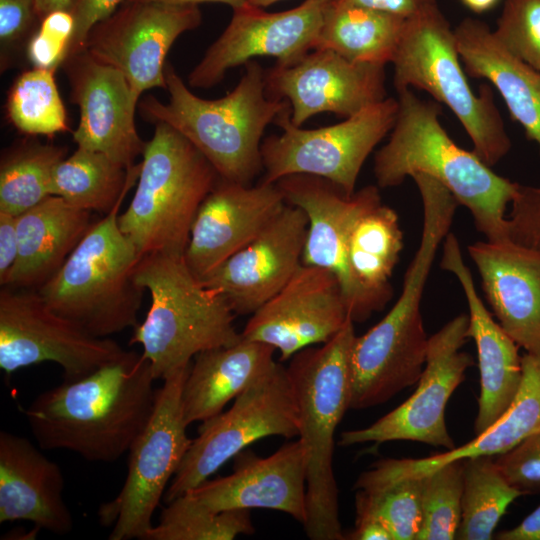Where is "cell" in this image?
<instances>
[{
    "label": "cell",
    "mask_w": 540,
    "mask_h": 540,
    "mask_svg": "<svg viewBox=\"0 0 540 540\" xmlns=\"http://www.w3.org/2000/svg\"><path fill=\"white\" fill-rule=\"evenodd\" d=\"M155 380L143 353L126 351L88 375L41 392L24 415L43 449L114 462L129 451L151 418Z\"/></svg>",
    "instance_id": "1"
},
{
    "label": "cell",
    "mask_w": 540,
    "mask_h": 540,
    "mask_svg": "<svg viewBox=\"0 0 540 540\" xmlns=\"http://www.w3.org/2000/svg\"><path fill=\"white\" fill-rule=\"evenodd\" d=\"M398 112L388 142L374 157L380 188L425 174L444 185L471 213L486 240L508 239L505 211L518 183L491 170L474 151L459 147L442 127L440 106L409 88L398 91Z\"/></svg>",
    "instance_id": "2"
},
{
    "label": "cell",
    "mask_w": 540,
    "mask_h": 540,
    "mask_svg": "<svg viewBox=\"0 0 540 540\" xmlns=\"http://www.w3.org/2000/svg\"><path fill=\"white\" fill-rule=\"evenodd\" d=\"M265 71L256 61L232 91L218 99L193 94L173 66H165L167 103L147 96L141 115L151 123L163 122L181 133L210 162L220 178L251 184L263 171L262 136L266 127L290 104L266 93Z\"/></svg>",
    "instance_id": "3"
},
{
    "label": "cell",
    "mask_w": 540,
    "mask_h": 540,
    "mask_svg": "<svg viewBox=\"0 0 540 540\" xmlns=\"http://www.w3.org/2000/svg\"><path fill=\"white\" fill-rule=\"evenodd\" d=\"M356 337L349 318L319 347H307L287 367L299 419V441L306 463V535L312 540H343L338 487L333 470L334 435L351 393V349Z\"/></svg>",
    "instance_id": "4"
},
{
    "label": "cell",
    "mask_w": 540,
    "mask_h": 540,
    "mask_svg": "<svg viewBox=\"0 0 540 540\" xmlns=\"http://www.w3.org/2000/svg\"><path fill=\"white\" fill-rule=\"evenodd\" d=\"M135 280L149 292L151 304L129 344L142 346L156 380L191 364L200 352L242 338L227 300L191 272L184 255L142 256Z\"/></svg>",
    "instance_id": "5"
},
{
    "label": "cell",
    "mask_w": 540,
    "mask_h": 540,
    "mask_svg": "<svg viewBox=\"0 0 540 540\" xmlns=\"http://www.w3.org/2000/svg\"><path fill=\"white\" fill-rule=\"evenodd\" d=\"M123 200L92 224L60 269L37 289L54 312L102 338L138 324L145 291L135 280L141 255L118 225Z\"/></svg>",
    "instance_id": "6"
},
{
    "label": "cell",
    "mask_w": 540,
    "mask_h": 540,
    "mask_svg": "<svg viewBox=\"0 0 540 540\" xmlns=\"http://www.w3.org/2000/svg\"><path fill=\"white\" fill-rule=\"evenodd\" d=\"M205 156L170 125L155 123L135 193L118 215L120 230L142 256L184 255L197 210L219 179Z\"/></svg>",
    "instance_id": "7"
},
{
    "label": "cell",
    "mask_w": 540,
    "mask_h": 540,
    "mask_svg": "<svg viewBox=\"0 0 540 540\" xmlns=\"http://www.w3.org/2000/svg\"><path fill=\"white\" fill-rule=\"evenodd\" d=\"M454 29L437 2L406 19L392 60L398 91L415 87L445 104L473 143L474 153L488 166L510 150L511 141L489 85L477 95L461 66Z\"/></svg>",
    "instance_id": "8"
},
{
    "label": "cell",
    "mask_w": 540,
    "mask_h": 540,
    "mask_svg": "<svg viewBox=\"0 0 540 540\" xmlns=\"http://www.w3.org/2000/svg\"><path fill=\"white\" fill-rule=\"evenodd\" d=\"M191 364L163 379L151 418L128 451L124 485L115 498L99 507V522L112 527L110 540L143 539L190 447L182 393Z\"/></svg>",
    "instance_id": "9"
},
{
    "label": "cell",
    "mask_w": 540,
    "mask_h": 540,
    "mask_svg": "<svg viewBox=\"0 0 540 540\" xmlns=\"http://www.w3.org/2000/svg\"><path fill=\"white\" fill-rule=\"evenodd\" d=\"M398 100L385 98L342 122L303 129L290 120V107L275 120L282 133L263 140L262 182L307 174L326 179L347 195L355 192L361 168L378 143L391 132Z\"/></svg>",
    "instance_id": "10"
},
{
    "label": "cell",
    "mask_w": 540,
    "mask_h": 540,
    "mask_svg": "<svg viewBox=\"0 0 540 540\" xmlns=\"http://www.w3.org/2000/svg\"><path fill=\"white\" fill-rule=\"evenodd\" d=\"M296 399L288 370L276 362L239 394L225 412L198 428L164 495L165 503L194 489L250 444L268 436L299 434Z\"/></svg>",
    "instance_id": "11"
},
{
    "label": "cell",
    "mask_w": 540,
    "mask_h": 540,
    "mask_svg": "<svg viewBox=\"0 0 540 540\" xmlns=\"http://www.w3.org/2000/svg\"><path fill=\"white\" fill-rule=\"evenodd\" d=\"M114 340L97 337L54 312L35 289L0 290V368L11 375L31 365L53 362L74 380L121 358Z\"/></svg>",
    "instance_id": "12"
},
{
    "label": "cell",
    "mask_w": 540,
    "mask_h": 540,
    "mask_svg": "<svg viewBox=\"0 0 540 540\" xmlns=\"http://www.w3.org/2000/svg\"><path fill=\"white\" fill-rule=\"evenodd\" d=\"M469 316L460 314L428 338L426 362L415 392L371 425L344 431L340 446L366 442L414 441L447 450L455 448L445 410L451 395L465 380L473 358L461 348L468 340Z\"/></svg>",
    "instance_id": "13"
},
{
    "label": "cell",
    "mask_w": 540,
    "mask_h": 540,
    "mask_svg": "<svg viewBox=\"0 0 540 540\" xmlns=\"http://www.w3.org/2000/svg\"><path fill=\"white\" fill-rule=\"evenodd\" d=\"M424 285L410 278L389 312L351 349L349 409L383 404L417 384L426 362L428 338L420 311Z\"/></svg>",
    "instance_id": "14"
},
{
    "label": "cell",
    "mask_w": 540,
    "mask_h": 540,
    "mask_svg": "<svg viewBox=\"0 0 540 540\" xmlns=\"http://www.w3.org/2000/svg\"><path fill=\"white\" fill-rule=\"evenodd\" d=\"M202 21L199 5L124 0L90 30L84 49L97 61L119 70L140 96L166 89V56L184 32Z\"/></svg>",
    "instance_id": "15"
},
{
    "label": "cell",
    "mask_w": 540,
    "mask_h": 540,
    "mask_svg": "<svg viewBox=\"0 0 540 540\" xmlns=\"http://www.w3.org/2000/svg\"><path fill=\"white\" fill-rule=\"evenodd\" d=\"M276 184L286 203L301 208L308 219L302 264L334 274L353 322H363L378 312L354 281L347 260L354 223L366 210L382 202L378 187L368 185L347 195L330 181L307 174L285 176Z\"/></svg>",
    "instance_id": "16"
},
{
    "label": "cell",
    "mask_w": 540,
    "mask_h": 540,
    "mask_svg": "<svg viewBox=\"0 0 540 540\" xmlns=\"http://www.w3.org/2000/svg\"><path fill=\"white\" fill-rule=\"evenodd\" d=\"M328 2L305 0L295 8L273 13L249 3L233 10L226 29L190 72L189 86H215L228 70L258 56L274 57L281 66L296 63L313 50Z\"/></svg>",
    "instance_id": "17"
},
{
    "label": "cell",
    "mask_w": 540,
    "mask_h": 540,
    "mask_svg": "<svg viewBox=\"0 0 540 540\" xmlns=\"http://www.w3.org/2000/svg\"><path fill=\"white\" fill-rule=\"evenodd\" d=\"M266 93L290 104L301 127L322 112L348 118L386 98L385 65L351 61L328 49L310 51L288 66L265 71Z\"/></svg>",
    "instance_id": "18"
},
{
    "label": "cell",
    "mask_w": 540,
    "mask_h": 540,
    "mask_svg": "<svg viewBox=\"0 0 540 540\" xmlns=\"http://www.w3.org/2000/svg\"><path fill=\"white\" fill-rule=\"evenodd\" d=\"M251 315L241 336L272 346L279 351L280 361L328 342L350 318L334 274L305 264Z\"/></svg>",
    "instance_id": "19"
},
{
    "label": "cell",
    "mask_w": 540,
    "mask_h": 540,
    "mask_svg": "<svg viewBox=\"0 0 540 540\" xmlns=\"http://www.w3.org/2000/svg\"><path fill=\"white\" fill-rule=\"evenodd\" d=\"M62 67L71 101L80 109L73 132L77 147L101 152L131 169L146 146L135 126L140 96L119 70L97 61L84 48L69 55Z\"/></svg>",
    "instance_id": "20"
},
{
    "label": "cell",
    "mask_w": 540,
    "mask_h": 540,
    "mask_svg": "<svg viewBox=\"0 0 540 540\" xmlns=\"http://www.w3.org/2000/svg\"><path fill=\"white\" fill-rule=\"evenodd\" d=\"M308 219L287 204L247 246L200 279L218 291L235 314H253L277 294L302 264Z\"/></svg>",
    "instance_id": "21"
},
{
    "label": "cell",
    "mask_w": 540,
    "mask_h": 540,
    "mask_svg": "<svg viewBox=\"0 0 540 540\" xmlns=\"http://www.w3.org/2000/svg\"><path fill=\"white\" fill-rule=\"evenodd\" d=\"M286 205L276 183L257 185L219 178L193 220L184 259L204 278L252 242Z\"/></svg>",
    "instance_id": "22"
},
{
    "label": "cell",
    "mask_w": 540,
    "mask_h": 540,
    "mask_svg": "<svg viewBox=\"0 0 540 540\" xmlns=\"http://www.w3.org/2000/svg\"><path fill=\"white\" fill-rule=\"evenodd\" d=\"M200 505L213 510L265 508L306 521V463L298 440L260 457L245 449L234 457L231 474L207 479L187 491Z\"/></svg>",
    "instance_id": "23"
},
{
    "label": "cell",
    "mask_w": 540,
    "mask_h": 540,
    "mask_svg": "<svg viewBox=\"0 0 540 540\" xmlns=\"http://www.w3.org/2000/svg\"><path fill=\"white\" fill-rule=\"evenodd\" d=\"M498 323L526 353L540 354V252L511 240L468 246Z\"/></svg>",
    "instance_id": "24"
},
{
    "label": "cell",
    "mask_w": 540,
    "mask_h": 540,
    "mask_svg": "<svg viewBox=\"0 0 540 540\" xmlns=\"http://www.w3.org/2000/svg\"><path fill=\"white\" fill-rule=\"evenodd\" d=\"M443 246L441 268L454 274L461 285L469 309L468 337L477 349L480 395L474 430L478 435L512 404L522 381V356L519 346L493 319L479 297L455 235L449 232Z\"/></svg>",
    "instance_id": "25"
},
{
    "label": "cell",
    "mask_w": 540,
    "mask_h": 540,
    "mask_svg": "<svg viewBox=\"0 0 540 540\" xmlns=\"http://www.w3.org/2000/svg\"><path fill=\"white\" fill-rule=\"evenodd\" d=\"M63 490L57 463L30 440L0 432V523L30 521L38 530L69 533L73 517Z\"/></svg>",
    "instance_id": "26"
},
{
    "label": "cell",
    "mask_w": 540,
    "mask_h": 540,
    "mask_svg": "<svg viewBox=\"0 0 540 540\" xmlns=\"http://www.w3.org/2000/svg\"><path fill=\"white\" fill-rule=\"evenodd\" d=\"M540 432V354L522 356V381L506 412L463 446L425 458H385L362 472L380 480L421 478L441 466L481 456H499L525 438Z\"/></svg>",
    "instance_id": "27"
},
{
    "label": "cell",
    "mask_w": 540,
    "mask_h": 540,
    "mask_svg": "<svg viewBox=\"0 0 540 540\" xmlns=\"http://www.w3.org/2000/svg\"><path fill=\"white\" fill-rule=\"evenodd\" d=\"M93 223L91 212L55 195L17 216L18 256L1 287L40 288L60 269Z\"/></svg>",
    "instance_id": "28"
},
{
    "label": "cell",
    "mask_w": 540,
    "mask_h": 540,
    "mask_svg": "<svg viewBox=\"0 0 540 540\" xmlns=\"http://www.w3.org/2000/svg\"><path fill=\"white\" fill-rule=\"evenodd\" d=\"M454 35L466 72L498 90L511 117L540 149V71L511 54L480 20H462Z\"/></svg>",
    "instance_id": "29"
},
{
    "label": "cell",
    "mask_w": 540,
    "mask_h": 540,
    "mask_svg": "<svg viewBox=\"0 0 540 540\" xmlns=\"http://www.w3.org/2000/svg\"><path fill=\"white\" fill-rule=\"evenodd\" d=\"M275 349L241 338L238 342L197 354L184 383L182 402L188 425L221 413L276 363Z\"/></svg>",
    "instance_id": "30"
},
{
    "label": "cell",
    "mask_w": 540,
    "mask_h": 540,
    "mask_svg": "<svg viewBox=\"0 0 540 540\" xmlns=\"http://www.w3.org/2000/svg\"><path fill=\"white\" fill-rule=\"evenodd\" d=\"M406 18L340 0H329L314 48L359 63L386 65L396 53Z\"/></svg>",
    "instance_id": "31"
},
{
    "label": "cell",
    "mask_w": 540,
    "mask_h": 540,
    "mask_svg": "<svg viewBox=\"0 0 540 540\" xmlns=\"http://www.w3.org/2000/svg\"><path fill=\"white\" fill-rule=\"evenodd\" d=\"M403 248V233L394 209L382 202L354 223L347 245L351 275L381 311L392 297L389 279Z\"/></svg>",
    "instance_id": "32"
},
{
    "label": "cell",
    "mask_w": 540,
    "mask_h": 540,
    "mask_svg": "<svg viewBox=\"0 0 540 540\" xmlns=\"http://www.w3.org/2000/svg\"><path fill=\"white\" fill-rule=\"evenodd\" d=\"M140 163L127 169L105 154L79 148L56 167L52 195L88 212L108 214L136 182Z\"/></svg>",
    "instance_id": "33"
},
{
    "label": "cell",
    "mask_w": 540,
    "mask_h": 540,
    "mask_svg": "<svg viewBox=\"0 0 540 540\" xmlns=\"http://www.w3.org/2000/svg\"><path fill=\"white\" fill-rule=\"evenodd\" d=\"M520 496L491 456L463 460L461 521L456 539L490 540L507 508Z\"/></svg>",
    "instance_id": "34"
},
{
    "label": "cell",
    "mask_w": 540,
    "mask_h": 540,
    "mask_svg": "<svg viewBox=\"0 0 540 540\" xmlns=\"http://www.w3.org/2000/svg\"><path fill=\"white\" fill-rule=\"evenodd\" d=\"M66 152L37 142L7 150L0 163V211L19 216L51 196L54 171Z\"/></svg>",
    "instance_id": "35"
},
{
    "label": "cell",
    "mask_w": 540,
    "mask_h": 540,
    "mask_svg": "<svg viewBox=\"0 0 540 540\" xmlns=\"http://www.w3.org/2000/svg\"><path fill=\"white\" fill-rule=\"evenodd\" d=\"M159 523L143 540H232L254 533L249 509L210 510L189 493L166 503Z\"/></svg>",
    "instance_id": "36"
},
{
    "label": "cell",
    "mask_w": 540,
    "mask_h": 540,
    "mask_svg": "<svg viewBox=\"0 0 540 540\" xmlns=\"http://www.w3.org/2000/svg\"><path fill=\"white\" fill-rule=\"evenodd\" d=\"M54 72L33 67L14 80L7 96L6 113L20 132L52 136L69 129Z\"/></svg>",
    "instance_id": "37"
},
{
    "label": "cell",
    "mask_w": 540,
    "mask_h": 540,
    "mask_svg": "<svg viewBox=\"0 0 540 540\" xmlns=\"http://www.w3.org/2000/svg\"><path fill=\"white\" fill-rule=\"evenodd\" d=\"M354 489L356 513L377 517L393 540H416L421 528V478L373 479L360 474Z\"/></svg>",
    "instance_id": "38"
},
{
    "label": "cell",
    "mask_w": 540,
    "mask_h": 540,
    "mask_svg": "<svg viewBox=\"0 0 540 540\" xmlns=\"http://www.w3.org/2000/svg\"><path fill=\"white\" fill-rule=\"evenodd\" d=\"M463 460L421 477V528L416 540L456 539L461 521Z\"/></svg>",
    "instance_id": "39"
},
{
    "label": "cell",
    "mask_w": 540,
    "mask_h": 540,
    "mask_svg": "<svg viewBox=\"0 0 540 540\" xmlns=\"http://www.w3.org/2000/svg\"><path fill=\"white\" fill-rule=\"evenodd\" d=\"M494 33L511 54L540 71V0H506Z\"/></svg>",
    "instance_id": "40"
},
{
    "label": "cell",
    "mask_w": 540,
    "mask_h": 540,
    "mask_svg": "<svg viewBox=\"0 0 540 540\" xmlns=\"http://www.w3.org/2000/svg\"><path fill=\"white\" fill-rule=\"evenodd\" d=\"M74 30L69 10L54 11L39 23L26 45V55L35 68L55 71L65 61Z\"/></svg>",
    "instance_id": "41"
},
{
    "label": "cell",
    "mask_w": 540,
    "mask_h": 540,
    "mask_svg": "<svg viewBox=\"0 0 540 540\" xmlns=\"http://www.w3.org/2000/svg\"><path fill=\"white\" fill-rule=\"evenodd\" d=\"M495 463L507 482L522 493H540V432L497 456Z\"/></svg>",
    "instance_id": "42"
},
{
    "label": "cell",
    "mask_w": 540,
    "mask_h": 540,
    "mask_svg": "<svg viewBox=\"0 0 540 540\" xmlns=\"http://www.w3.org/2000/svg\"><path fill=\"white\" fill-rule=\"evenodd\" d=\"M510 204L509 238L540 252V186L518 184Z\"/></svg>",
    "instance_id": "43"
},
{
    "label": "cell",
    "mask_w": 540,
    "mask_h": 540,
    "mask_svg": "<svg viewBox=\"0 0 540 540\" xmlns=\"http://www.w3.org/2000/svg\"><path fill=\"white\" fill-rule=\"evenodd\" d=\"M39 23L35 0H0L1 58L27 43Z\"/></svg>",
    "instance_id": "44"
},
{
    "label": "cell",
    "mask_w": 540,
    "mask_h": 540,
    "mask_svg": "<svg viewBox=\"0 0 540 540\" xmlns=\"http://www.w3.org/2000/svg\"><path fill=\"white\" fill-rule=\"evenodd\" d=\"M123 1L73 0L69 11L74 19V30L67 57L82 50L93 26L113 14Z\"/></svg>",
    "instance_id": "45"
},
{
    "label": "cell",
    "mask_w": 540,
    "mask_h": 540,
    "mask_svg": "<svg viewBox=\"0 0 540 540\" xmlns=\"http://www.w3.org/2000/svg\"><path fill=\"white\" fill-rule=\"evenodd\" d=\"M18 256L17 216L0 211V285Z\"/></svg>",
    "instance_id": "46"
},
{
    "label": "cell",
    "mask_w": 540,
    "mask_h": 540,
    "mask_svg": "<svg viewBox=\"0 0 540 540\" xmlns=\"http://www.w3.org/2000/svg\"><path fill=\"white\" fill-rule=\"evenodd\" d=\"M343 2L360 5L387 13H391L403 18H409L436 0H340Z\"/></svg>",
    "instance_id": "47"
},
{
    "label": "cell",
    "mask_w": 540,
    "mask_h": 540,
    "mask_svg": "<svg viewBox=\"0 0 540 540\" xmlns=\"http://www.w3.org/2000/svg\"><path fill=\"white\" fill-rule=\"evenodd\" d=\"M346 539L351 540H393L389 529L375 516L356 513L355 527Z\"/></svg>",
    "instance_id": "48"
},
{
    "label": "cell",
    "mask_w": 540,
    "mask_h": 540,
    "mask_svg": "<svg viewBox=\"0 0 540 540\" xmlns=\"http://www.w3.org/2000/svg\"><path fill=\"white\" fill-rule=\"evenodd\" d=\"M495 538L498 540H540V505L517 526L500 531Z\"/></svg>",
    "instance_id": "49"
},
{
    "label": "cell",
    "mask_w": 540,
    "mask_h": 540,
    "mask_svg": "<svg viewBox=\"0 0 540 540\" xmlns=\"http://www.w3.org/2000/svg\"><path fill=\"white\" fill-rule=\"evenodd\" d=\"M72 2L73 0H35L39 20L54 11L69 10Z\"/></svg>",
    "instance_id": "50"
},
{
    "label": "cell",
    "mask_w": 540,
    "mask_h": 540,
    "mask_svg": "<svg viewBox=\"0 0 540 540\" xmlns=\"http://www.w3.org/2000/svg\"><path fill=\"white\" fill-rule=\"evenodd\" d=\"M132 1V0H131ZM140 1H155L173 5H199L201 3H222L228 5L232 10L239 9L246 4L248 0H140Z\"/></svg>",
    "instance_id": "51"
},
{
    "label": "cell",
    "mask_w": 540,
    "mask_h": 540,
    "mask_svg": "<svg viewBox=\"0 0 540 540\" xmlns=\"http://www.w3.org/2000/svg\"><path fill=\"white\" fill-rule=\"evenodd\" d=\"M501 0H460V2L474 13L481 14L492 10Z\"/></svg>",
    "instance_id": "52"
},
{
    "label": "cell",
    "mask_w": 540,
    "mask_h": 540,
    "mask_svg": "<svg viewBox=\"0 0 540 540\" xmlns=\"http://www.w3.org/2000/svg\"><path fill=\"white\" fill-rule=\"evenodd\" d=\"M280 0H248V3L250 5H253V6H256V7H259V8H264V7H268L272 4H274L275 2H278Z\"/></svg>",
    "instance_id": "53"
}]
</instances>
